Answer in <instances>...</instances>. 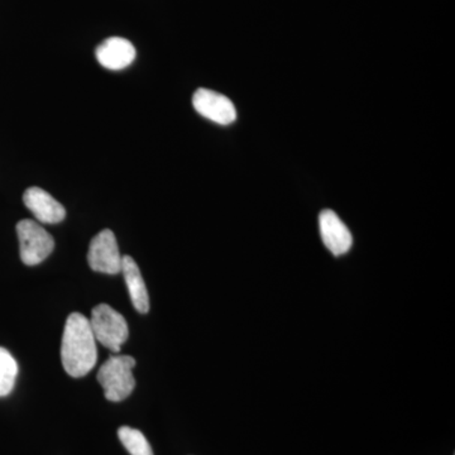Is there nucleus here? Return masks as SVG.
<instances>
[{"label":"nucleus","instance_id":"9d476101","mask_svg":"<svg viewBox=\"0 0 455 455\" xmlns=\"http://www.w3.org/2000/svg\"><path fill=\"white\" fill-rule=\"evenodd\" d=\"M128 292H130L132 304L140 314H147L149 311V296L147 291L145 280L140 275L139 265L130 256L122 259V271Z\"/></svg>","mask_w":455,"mask_h":455},{"label":"nucleus","instance_id":"1a4fd4ad","mask_svg":"<svg viewBox=\"0 0 455 455\" xmlns=\"http://www.w3.org/2000/svg\"><path fill=\"white\" fill-rule=\"evenodd\" d=\"M23 202L35 215L36 220L44 224H57L65 220L66 211L55 197L41 188H27Z\"/></svg>","mask_w":455,"mask_h":455},{"label":"nucleus","instance_id":"39448f33","mask_svg":"<svg viewBox=\"0 0 455 455\" xmlns=\"http://www.w3.org/2000/svg\"><path fill=\"white\" fill-rule=\"evenodd\" d=\"M122 259L112 230H101L92 238L88 252V262L92 271L107 275L121 274Z\"/></svg>","mask_w":455,"mask_h":455},{"label":"nucleus","instance_id":"423d86ee","mask_svg":"<svg viewBox=\"0 0 455 455\" xmlns=\"http://www.w3.org/2000/svg\"><path fill=\"white\" fill-rule=\"evenodd\" d=\"M193 106L200 116L217 124H232L236 119V110L232 100L212 90L197 89L193 97Z\"/></svg>","mask_w":455,"mask_h":455},{"label":"nucleus","instance_id":"6e6552de","mask_svg":"<svg viewBox=\"0 0 455 455\" xmlns=\"http://www.w3.org/2000/svg\"><path fill=\"white\" fill-rule=\"evenodd\" d=\"M95 56L99 64L109 70H123L136 60V47L122 37H110L99 44Z\"/></svg>","mask_w":455,"mask_h":455},{"label":"nucleus","instance_id":"7ed1b4c3","mask_svg":"<svg viewBox=\"0 0 455 455\" xmlns=\"http://www.w3.org/2000/svg\"><path fill=\"white\" fill-rule=\"evenodd\" d=\"M89 322L98 343L113 353L121 352L123 344L130 337V329L122 314L109 305L100 304L92 309Z\"/></svg>","mask_w":455,"mask_h":455},{"label":"nucleus","instance_id":"9b49d317","mask_svg":"<svg viewBox=\"0 0 455 455\" xmlns=\"http://www.w3.org/2000/svg\"><path fill=\"white\" fill-rule=\"evenodd\" d=\"M18 376V364L7 349L0 347V397L8 396L13 391Z\"/></svg>","mask_w":455,"mask_h":455},{"label":"nucleus","instance_id":"0eeeda50","mask_svg":"<svg viewBox=\"0 0 455 455\" xmlns=\"http://www.w3.org/2000/svg\"><path fill=\"white\" fill-rule=\"evenodd\" d=\"M319 229L325 247L334 256L349 252L353 244L352 233L333 211H323L319 215Z\"/></svg>","mask_w":455,"mask_h":455},{"label":"nucleus","instance_id":"20e7f679","mask_svg":"<svg viewBox=\"0 0 455 455\" xmlns=\"http://www.w3.org/2000/svg\"><path fill=\"white\" fill-rule=\"evenodd\" d=\"M20 259L27 266H37L52 253L55 241L40 224L31 220L17 224Z\"/></svg>","mask_w":455,"mask_h":455},{"label":"nucleus","instance_id":"f257e3e1","mask_svg":"<svg viewBox=\"0 0 455 455\" xmlns=\"http://www.w3.org/2000/svg\"><path fill=\"white\" fill-rule=\"evenodd\" d=\"M97 343L88 317L80 313L70 314L61 344V361L66 372L75 379L86 376L97 364Z\"/></svg>","mask_w":455,"mask_h":455},{"label":"nucleus","instance_id":"f8f14e48","mask_svg":"<svg viewBox=\"0 0 455 455\" xmlns=\"http://www.w3.org/2000/svg\"><path fill=\"white\" fill-rule=\"evenodd\" d=\"M118 438L131 455H154L148 440L140 430L130 427H119Z\"/></svg>","mask_w":455,"mask_h":455},{"label":"nucleus","instance_id":"f03ea898","mask_svg":"<svg viewBox=\"0 0 455 455\" xmlns=\"http://www.w3.org/2000/svg\"><path fill=\"white\" fill-rule=\"evenodd\" d=\"M134 367H136V359L124 355H112L100 367L97 379L103 387L107 400L121 403L130 397L136 387V379L133 376Z\"/></svg>","mask_w":455,"mask_h":455}]
</instances>
